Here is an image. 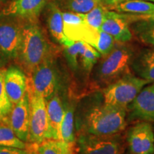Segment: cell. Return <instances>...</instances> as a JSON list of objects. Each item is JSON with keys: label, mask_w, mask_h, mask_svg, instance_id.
I'll return each mask as SVG.
<instances>
[{"label": "cell", "mask_w": 154, "mask_h": 154, "mask_svg": "<svg viewBox=\"0 0 154 154\" xmlns=\"http://www.w3.org/2000/svg\"><path fill=\"white\" fill-rule=\"evenodd\" d=\"M131 116L144 121H154V83L142 88L131 103Z\"/></svg>", "instance_id": "obj_14"}, {"label": "cell", "mask_w": 154, "mask_h": 154, "mask_svg": "<svg viewBox=\"0 0 154 154\" xmlns=\"http://www.w3.org/2000/svg\"><path fill=\"white\" fill-rule=\"evenodd\" d=\"M116 43V41L112 36L99 29L98 31V33L91 46L97 50L98 52L102 57H104L113 49Z\"/></svg>", "instance_id": "obj_26"}, {"label": "cell", "mask_w": 154, "mask_h": 154, "mask_svg": "<svg viewBox=\"0 0 154 154\" xmlns=\"http://www.w3.org/2000/svg\"><path fill=\"white\" fill-rule=\"evenodd\" d=\"M58 91L54 54L46 58L27 76V91L49 99Z\"/></svg>", "instance_id": "obj_5"}, {"label": "cell", "mask_w": 154, "mask_h": 154, "mask_svg": "<svg viewBox=\"0 0 154 154\" xmlns=\"http://www.w3.org/2000/svg\"><path fill=\"white\" fill-rule=\"evenodd\" d=\"M32 154H35V153L34 152H32Z\"/></svg>", "instance_id": "obj_34"}, {"label": "cell", "mask_w": 154, "mask_h": 154, "mask_svg": "<svg viewBox=\"0 0 154 154\" xmlns=\"http://www.w3.org/2000/svg\"><path fill=\"white\" fill-rule=\"evenodd\" d=\"M35 154H72L73 144L61 139H46L36 144Z\"/></svg>", "instance_id": "obj_20"}, {"label": "cell", "mask_w": 154, "mask_h": 154, "mask_svg": "<svg viewBox=\"0 0 154 154\" xmlns=\"http://www.w3.org/2000/svg\"><path fill=\"white\" fill-rule=\"evenodd\" d=\"M8 17L0 21V54L5 59L15 60L18 54L26 21Z\"/></svg>", "instance_id": "obj_6"}, {"label": "cell", "mask_w": 154, "mask_h": 154, "mask_svg": "<svg viewBox=\"0 0 154 154\" xmlns=\"http://www.w3.org/2000/svg\"><path fill=\"white\" fill-rule=\"evenodd\" d=\"M109 8L118 12L127 14H149L154 11V3L144 0H126L110 6Z\"/></svg>", "instance_id": "obj_19"}, {"label": "cell", "mask_w": 154, "mask_h": 154, "mask_svg": "<svg viewBox=\"0 0 154 154\" xmlns=\"http://www.w3.org/2000/svg\"><path fill=\"white\" fill-rule=\"evenodd\" d=\"M83 42H74L67 46H64V57L66 58L69 67L72 70L76 71L78 68V58L79 57Z\"/></svg>", "instance_id": "obj_29"}, {"label": "cell", "mask_w": 154, "mask_h": 154, "mask_svg": "<svg viewBox=\"0 0 154 154\" xmlns=\"http://www.w3.org/2000/svg\"><path fill=\"white\" fill-rule=\"evenodd\" d=\"M0 120H1V119H0Z\"/></svg>", "instance_id": "obj_37"}, {"label": "cell", "mask_w": 154, "mask_h": 154, "mask_svg": "<svg viewBox=\"0 0 154 154\" xmlns=\"http://www.w3.org/2000/svg\"><path fill=\"white\" fill-rule=\"evenodd\" d=\"M2 1H4V0H0V2H2Z\"/></svg>", "instance_id": "obj_35"}, {"label": "cell", "mask_w": 154, "mask_h": 154, "mask_svg": "<svg viewBox=\"0 0 154 154\" xmlns=\"http://www.w3.org/2000/svg\"><path fill=\"white\" fill-rule=\"evenodd\" d=\"M50 0H13L2 10L5 16L18 17L27 22H37Z\"/></svg>", "instance_id": "obj_11"}, {"label": "cell", "mask_w": 154, "mask_h": 154, "mask_svg": "<svg viewBox=\"0 0 154 154\" xmlns=\"http://www.w3.org/2000/svg\"><path fill=\"white\" fill-rule=\"evenodd\" d=\"M5 87L12 105L23 99L27 92V76L20 67L11 65L6 69Z\"/></svg>", "instance_id": "obj_12"}, {"label": "cell", "mask_w": 154, "mask_h": 154, "mask_svg": "<svg viewBox=\"0 0 154 154\" xmlns=\"http://www.w3.org/2000/svg\"><path fill=\"white\" fill-rule=\"evenodd\" d=\"M108 10V7L102 5L101 3L88 12L81 14V15L88 25L96 29H100Z\"/></svg>", "instance_id": "obj_27"}, {"label": "cell", "mask_w": 154, "mask_h": 154, "mask_svg": "<svg viewBox=\"0 0 154 154\" xmlns=\"http://www.w3.org/2000/svg\"><path fill=\"white\" fill-rule=\"evenodd\" d=\"M126 1V0H125ZM144 1H147V2H151L154 3V0H144Z\"/></svg>", "instance_id": "obj_33"}, {"label": "cell", "mask_w": 154, "mask_h": 154, "mask_svg": "<svg viewBox=\"0 0 154 154\" xmlns=\"http://www.w3.org/2000/svg\"><path fill=\"white\" fill-rule=\"evenodd\" d=\"M45 102L49 124L47 139H61V126L64 113V104L59 91L49 99H45Z\"/></svg>", "instance_id": "obj_15"}, {"label": "cell", "mask_w": 154, "mask_h": 154, "mask_svg": "<svg viewBox=\"0 0 154 154\" xmlns=\"http://www.w3.org/2000/svg\"><path fill=\"white\" fill-rule=\"evenodd\" d=\"M133 48L126 42H116L113 49L103 57L95 70L96 81L102 85H109L121 77L131 74L134 59Z\"/></svg>", "instance_id": "obj_3"}, {"label": "cell", "mask_w": 154, "mask_h": 154, "mask_svg": "<svg viewBox=\"0 0 154 154\" xmlns=\"http://www.w3.org/2000/svg\"><path fill=\"white\" fill-rule=\"evenodd\" d=\"M30 102L29 129L27 143L36 145L47 139L48 117L45 99L42 96L27 91Z\"/></svg>", "instance_id": "obj_7"}, {"label": "cell", "mask_w": 154, "mask_h": 154, "mask_svg": "<svg viewBox=\"0 0 154 154\" xmlns=\"http://www.w3.org/2000/svg\"><path fill=\"white\" fill-rule=\"evenodd\" d=\"M133 23V29L140 41L147 45L154 46V21L140 20Z\"/></svg>", "instance_id": "obj_23"}, {"label": "cell", "mask_w": 154, "mask_h": 154, "mask_svg": "<svg viewBox=\"0 0 154 154\" xmlns=\"http://www.w3.org/2000/svg\"><path fill=\"white\" fill-rule=\"evenodd\" d=\"M123 1H125V0H106L107 3L109 4V6L115 5H116V4H118Z\"/></svg>", "instance_id": "obj_31"}, {"label": "cell", "mask_w": 154, "mask_h": 154, "mask_svg": "<svg viewBox=\"0 0 154 154\" xmlns=\"http://www.w3.org/2000/svg\"><path fill=\"white\" fill-rule=\"evenodd\" d=\"M101 2V0H61L62 7L66 11L77 14L87 13Z\"/></svg>", "instance_id": "obj_24"}, {"label": "cell", "mask_w": 154, "mask_h": 154, "mask_svg": "<svg viewBox=\"0 0 154 154\" xmlns=\"http://www.w3.org/2000/svg\"><path fill=\"white\" fill-rule=\"evenodd\" d=\"M149 82L131 74L108 85L103 91V101L108 104L126 109Z\"/></svg>", "instance_id": "obj_4"}, {"label": "cell", "mask_w": 154, "mask_h": 154, "mask_svg": "<svg viewBox=\"0 0 154 154\" xmlns=\"http://www.w3.org/2000/svg\"><path fill=\"white\" fill-rule=\"evenodd\" d=\"M7 119L17 137L27 143L30 120V102L28 92L20 101L13 105Z\"/></svg>", "instance_id": "obj_10"}, {"label": "cell", "mask_w": 154, "mask_h": 154, "mask_svg": "<svg viewBox=\"0 0 154 154\" xmlns=\"http://www.w3.org/2000/svg\"><path fill=\"white\" fill-rule=\"evenodd\" d=\"M126 109L108 104L104 101H91L79 113L76 125L77 129L83 134L114 135L126 127Z\"/></svg>", "instance_id": "obj_1"}, {"label": "cell", "mask_w": 154, "mask_h": 154, "mask_svg": "<svg viewBox=\"0 0 154 154\" xmlns=\"http://www.w3.org/2000/svg\"><path fill=\"white\" fill-rule=\"evenodd\" d=\"M63 33L71 41L82 42V38L87 24L81 14L62 11Z\"/></svg>", "instance_id": "obj_18"}, {"label": "cell", "mask_w": 154, "mask_h": 154, "mask_svg": "<svg viewBox=\"0 0 154 154\" xmlns=\"http://www.w3.org/2000/svg\"><path fill=\"white\" fill-rule=\"evenodd\" d=\"M131 67L138 77L154 83V49L140 51L134 57Z\"/></svg>", "instance_id": "obj_17"}, {"label": "cell", "mask_w": 154, "mask_h": 154, "mask_svg": "<svg viewBox=\"0 0 154 154\" xmlns=\"http://www.w3.org/2000/svg\"><path fill=\"white\" fill-rule=\"evenodd\" d=\"M6 68L0 69V119L8 117L13 105L9 101L5 87V75Z\"/></svg>", "instance_id": "obj_28"}, {"label": "cell", "mask_w": 154, "mask_h": 154, "mask_svg": "<svg viewBox=\"0 0 154 154\" xmlns=\"http://www.w3.org/2000/svg\"><path fill=\"white\" fill-rule=\"evenodd\" d=\"M3 66V62H2V59H0V69L1 68H2V66Z\"/></svg>", "instance_id": "obj_32"}, {"label": "cell", "mask_w": 154, "mask_h": 154, "mask_svg": "<svg viewBox=\"0 0 154 154\" xmlns=\"http://www.w3.org/2000/svg\"><path fill=\"white\" fill-rule=\"evenodd\" d=\"M79 56L82 59L83 68L86 72L89 73L101 57V54L92 46L83 42Z\"/></svg>", "instance_id": "obj_25"}, {"label": "cell", "mask_w": 154, "mask_h": 154, "mask_svg": "<svg viewBox=\"0 0 154 154\" xmlns=\"http://www.w3.org/2000/svg\"><path fill=\"white\" fill-rule=\"evenodd\" d=\"M54 54L51 45L37 22L26 21L17 63L27 76L46 58Z\"/></svg>", "instance_id": "obj_2"}, {"label": "cell", "mask_w": 154, "mask_h": 154, "mask_svg": "<svg viewBox=\"0 0 154 154\" xmlns=\"http://www.w3.org/2000/svg\"><path fill=\"white\" fill-rule=\"evenodd\" d=\"M74 111V106L72 103L64 104V113L61 126V139L72 144H74L75 140Z\"/></svg>", "instance_id": "obj_21"}, {"label": "cell", "mask_w": 154, "mask_h": 154, "mask_svg": "<svg viewBox=\"0 0 154 154\" xmlns=\"http://www.w3.org/2000/svg\"><path fill=\"white\" fill-rule=\"evenodd\" d=\"M0 154H32V152L26 149L0 146Z\"/></svg>", "instance_id": "obj_30"}, {"label": "cell", "mask_w": 154, "mask_h": 154, "mask_svg": "<svg viewBox=\"0 0 154 154\" xmlns=\"http://www.w3.org/2000/svg\"><path fill=\"white\" fill-rule=\"evenodd\" d=\"M26 144L16 136L9 124L7 118L0 120V146L25 149L27 147Z\"/></svg>", "instance_id": "obj_22"}, {"label": "cell", "mask_w": 154, "mask_h": 154, "mask_svg": "<svg viewBox=\"0 0 154 154\" xmlns=\"http://www.w3.org/2000/svg\"><path fill=\"white\" fill-rule=\"evenodd\" d=\"M46 16L49 31L56 41L63 47L72 44L71 41L63 33V23L62 11L54 2H49L46 6Z\"/></svg>", "instance_id": "obj_16"}, {"label": "cell", "mask_w": 154, "mask_h": 154, "mask_svg": "<svg viewBox=\"0 0 154 154\" xmlns=\"http://www.w3.org/2000/svg\"><path fill=\"white\" fill-rule=\"evenodd\" d=\"M153 130H154V126H153Z\"/></svg>", "instance_id": "obj_36"}, {"label": "cell", "mask_w": 154, "mask_h": 154, "mask_svg": "<svg viewBox=\"0 0 154 154\" xmlns=\"http://www.w3.org/2000/svg\"><path fill=\"white\" fill-rule=\"evenodd\" d=\"M80 154H122V145L116 134L108 136L82 134L78 139Z\"/></svg>", "instance_id": "obj_8"}, {"label": "cell", "mask_w": 154, "mask_h": 154, "mask_svg": "<svg viewBox=\"0 0 154 154\" xmlns=\"http://www.w3.org/2000/svg\"><path fill=\"white\" fill-rule=\"evenodd\" d=\"M129 22L126 15L108 10L100 29L109 34L119 42H127L132 38Z\"/></svg>", "instance_id": "obj_13"}, {"label": "cell", "mask_w": 154, "mask_h": 154, "mask_svg": "<svg viewBox=\"0 0 154 154\" xmlns=\"http://www.w3.org/2000/svg\"><path fill=\"white\" fill-rule=\"evenodd\" d=\"M127 140L132 154H154V130L149 121H143L133 126Z\"/></svg>", "instance_id": "obj_9"}]
</instances>
